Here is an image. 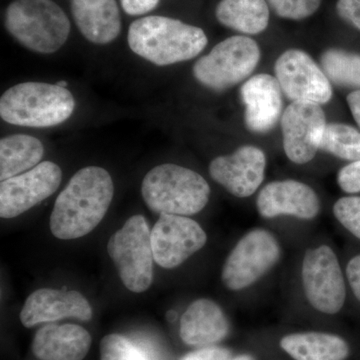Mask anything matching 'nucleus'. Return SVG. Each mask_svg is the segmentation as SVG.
Instances as JSON below:
<instances>
[{
	"mask_svg": "<svg viewBox=\"0 0 360 360\" xmlns=\"http://www.w3.org/2000/svg\"><path fill=\"white\" fill-rule=\"evenodd\" d=\"M113 194V180L104 168L78 170L54 203L49 224L51 233L63 240L86 236L105 217Z\"/></svg>",
	"mask_w": 360,
	"mask_h": 360,
	"instance_id": "1",
	"label": "nucleus"
},
{
	"mask_svg": "<svg viewBox=\"0 0 360 360\" xmlns=\"http://www.w3.org/2000/svg\"><path fill=\"white\" fill-rule=\"evenodd\" d=\"M127 41L137 56L158 66L191 60L207 45L200 27L167 16H144L129 25Z\"/></svg>",
	"mask_w": 360,
	"mask_h": 360,
	"instance_id": "2",
	"label": "nucleus"
},
{
	"mask_svg": "<svg viewBox=\"0 0 360 360\" xmlns=\"http://www.w3.org/2000/svg\"><path fill=\"white\" fill-rule=\"evenodd\" d=\"M141 194L151 212L189 217L200 212L207 205L210 187L198 172L165 163L153 167L146 175Z\"/></svg>",
	"mask_w": 360,
	"mask_h": 360,
	"instance_id": "3",
	"label": "nucleus"
},
{
	"mask_svg": "<svg viewBox=\"0 0 360 360\" xmlns=\"http://www.w3.org/2000/svg\"><path fill=\"white\" fill-rule=\"evenodd\" d=\"M75 108V97L70 90L44 82L14 85L0 98V116L4 122L34 129L56 127L66 122Z\"/></svg>",
	"mask_w": 360,
	"mask_h": 360,
	"instance_id": "4",
	"label": "nucleus"
},
{
	"mask_svg": "<svg viewBox=\"0 0 360 360\" xmlns=\"http://www.w3.org/2000/svg\"><path fill=\"white\" fill-rule=\"evenodd\" d=\"M4 25L25 49L41 54L59 51L70 33L68 15L52 0H14L6 8Z\"/></svg>",
	"mask_w": 360,
	"mask_h": 360,
	"instance_id": "5",
	"label": "nucleus"
},
{
	"mask_svg": "<svg viewBox=\"0 0 360 360\" xmlns=\"http://www.w3.org/2000/svg\"><path fill=\"white\" fill-rule=\"evenodd\" d=\"M150 234L144 217L134 215L108 240V255L122 283L132 292H143L153 283L155 257Z\"/></svg>",
	"mask_w": 360,
	"mask_h": 360,
	"instance_id": "6",
	"label": "nucleus"
},
{
	"mask_svg": "<svg viewBox=\"0 0 360 360\" xmlns=\"http://www.w3.org/2000/svg\"><path fill=\"white\" fill-rule=\"evenodd\" d=\"M260 59L257 42L245 35L229 37L193 66L195 79L207 89L222 91L250 77Z\"/></svg>",
	"mask_w": 360,
	"mask_h": 360,
	"instance_id": "7",
	"label": "nucleus"
},
{
	"mask_svg": "<svg viewBox=\"0 0 360 360\" xmlns=\"http://www.w3.org/2000/svg\"><path fill=\"white\" fill-rule=\"evenodd\" d=\"M281 253V245L271 232L262 229L248 231L225 260L222 283L231 291L246 290L278 262Z\"/></svg>",
	"mask_w": 360,
	"mask_h": 360,
	"instance_id": "8",
	"label": "nucleus"
},
{
	"mask_svg": "<svg viewBox=\"0 0 360 360\" xmlns=\"http://www.w3.org/2000/svg\"><path fill=\"white\" fill-rule=\"evenodd\" d=\"M302 277L307 302L314 309L326 314L340 311L347 288L335 251L328 245L307 250L303 257Z\"/></svg>",
	"mask_w": 360,
	"mask_h": 360,
	"instance_id": "9",
	"label": "nucleus"
},
{
	"mask_svg": "<svg viewBox=\"0 0 360 360\" xmlns=\"http://www.w3.org/2000/svg\"><path fill=\"white\" fill-rule=\"evenodd\" d=\"M276 77L292 103H328L333 96L330 82L309 54L300 49L286 51L277 59Z\"/></svg>",
	"mask_w": 360,
	"mask_h": 360,
	"instance_id": "10",
	"label": "nucleus"
},
{
	"mask_svg": "<svg viewBox=\"0 0 360 360\" xmlns=\"http://www.w3.org/2000/svg\"><path fill=\"white\" fill-rule=\"evenodd\" d=\"M63 172L56 163L42 161L25 174L1 181L0 217L14 219L58 191Z\"/></svg>",
	"mask_w": 360,
	"mask_h": 360,
	"instance_id": "11",
	"label": "nucleus"
},
{
	"mask_svg": "<svg viewBox=\"0 0 360 360\" xmlns=\"http://www.w3.org/2000/svg\"><path fill=\"white\" fill-rule=\"evenodd\" d=\"M155 262L172 269L206 245L207 236L198 222L182 215L160 214L150 234Z\"/></svg>",
	"mask_w": 360,
	"mask_h": 360,
	"instance_id": "12",
	"label": "nucleus"
},
{
	"mask_svg": "<svg viewBox=\"0 0 360 360\" xmlns=\"http://www.w3.org/2000/svg\"><path fill=\"white\" fill-rule=\"evenodd\" d=\"M326 127V115L319 104H290L281 117L286 156L296 165H305L314 160Z\"/></svg>",
	"mask_w": 360,
	"mask_h": 360,
	"instance_id": "13",
	"label": "nucleus"
},
{
	"mask_svg": "<svg viewBox=\"0 0 360 360\" xmlns=\"http://www.w3.org/2000/svg\"><path fill=\"white\" fill-rule=\"evenodd\" d=\"M266 158L252 146L238 148L231 155L219 156L210 165L213 180L239 198L252 195L264 179Z\"/></svg>",
	"mask_w": 360,
	"mask_h": 360,
	"instance_id": "14",
	"label": "nucleus"
},
{
	"mask_svg": "<svg viewBox=\"0 0 360 360\" xmlns=\"http://www.w3.org/2000/svg\"><path fill=\"white\" fill-rule=\"evenodd\" d=\"M257 212L264 219L290 215L303 220L314 219L321 210L316 193L303 182L286 179L270 182L257 200Z\"/></svg>",
	"mask_w": 360,
	"mask_h": 360,
	"instance_id": "15",
	"label": "nucleus"
},
{
	"mask_svg": "<svg viewBox=\"0 0 360 360\" xmlns=\"http://www.w3.org/2000/svg\"><path fill=\"white\" fill-rule=\"evenodd\" d=\"M20 317L25 328L68 317L89 321L92 317V309L89 300L78 291L41 288L28 296Z\"/></svg>",
	"mask_w": 360,
	"mask_h": 360,
	"instance_id": "16",
	"label": "nucleus"
},
{
	"mask_svg": "<svg viewBox=\"0 0 360 360\" xmlns=\"http://www.w3.org/2000/svg\"><path fill=\"white\" fill-rule=\"evenodd\" d=\"M276 77L269 75L250 77L240 89L245 106V122L248 130L265 134L276 127L283 111V96Z\"/></svg>",
	"mask_w": 360,
	"mask_h": 360,
	"instance_id": "17",
	"label": "nucleus"
},
{
	"mask_svg": "<svg viewBox=\"0 0 360 360\" xmlns=\"http://www.w3.org/2000/svg\"><path fill=\"white\" fill-rule=\"evenodd\" d=\"M229 323L224 310L206 298L195 300L187 307L180 321L179 335L191 347H207L229 335Z\"/></svg>",
	"mask_w": 360,
	"mask_h": 360,
	"instance_id": "18",
	"label": "nucleus"
},
{
	"mask_svg": "<svg viewBox=\"0 0 360 360\" xmlns=\"http://www.w3.org/2000/svg\"><path fill=\"white\" fill-rule=\"evenodd\" d=\"M78 30L94 44H108L122 32V18L116 0H70Z\"/></svg>",
	"mask_w": 360,
	"mask_h": 360,
	"instance_id": "19",
	"label": "nucleus"
},
{
	"mask_svg": "<svg viewBox=\"0 0 360 360\" xmlns=\"http://www.w3.org/2000/svg\"><path fill=\"white\" fill-rule=\"evenodd\" d=\"M91 336L75 324H49L33 338L32 350L40 360H82L86 356Z\"/></svg>",
	"mask_w": 360,
	"mask_h": 360,
	"instance_id": "20",
	"label": "nucleus"
},
{
	"mask_svg": "<svg viewBox=\"0 0 360 360\" xmlns=\"http://www.w3.org/2000/svg\"><path fill=\"white\" fill-rule=\"evenodd\" d=\"M281 347L295 360H345L349 354L340 336L314 331L284 336Z\"/></svg>",
	"mask_w": 360,
	"mask_h": 360,
	"instance_id": "21",
	"label": "nucleus"
},
{
	"mask_svg": "<svg viewBox=\"0 0 360 360\" xmlns=\"http://www.w3.org/2000/svg\"><path fill=\"white\" fill-rule=\"evenodd\" d=\"M44 155V144L37 137L26 134L4 137L0 141V179L4 181L32 169Z\"/></svg>",
	"mask_w": 360,
	"mask_h": 360,
	"instance_id": "22",
	"label": "nucleus"
},
{
	"mask_svg": "<svg viewBox=\"0 0 360 360\" xmlns=\"http://www.w3.org/2000/svg\"><path fill=\"white\" fill-rule=\"evenodd\" d=\"M215 15L226 27L245 34H258L269 25V4L266 0H221Z\"/></svg>",
	"mask_w": 360,
	"mask_h": 360,
	"instance_id": "23",
	"label": "nucleus"
},
{
	"mask_svg": "<svg viewBox=\"0 0 360 360\" xmlns=\"http://www.w3.org/2000/svg\"><path fill=\"white\" fill-rule=\"evenodd\" d=\"M322 70L338 86L360 89V56L342 49H328L321 56Z\"/></svg>",
	"mask_w": 360,
	"mask_h": 360,
	"instance_id": "24",
	"label": "nucleus"
},
{
	"mask_svg": "<svg viewBox=\"0 0 360 360\" xmlns=\"http://www.w3.org/2000/svg\"><path fill=\"white\" fill-rule=\"evenodd\" d=\"M319 149L341 160L359 161L360 132L343 123H329L324 129Z\"/></svg>",
	"mask_w": 360,
	"mask_h": 360,
	"instance_id": "25",
	"label": "nucleus"
},
{
	"mask_svg": "<svg viewBox=\"0 0 360 360\" xmlns=\"http://www.w3.org/2000/svg\"><path fill=\"white\" fill-rule=\"evenodd\" d=\"M101 360H148V355L120 335H106L101 343Z\"/></svg>",
	"mask_w": 360,
	"mask_h": 360,
	"instance_id": "26",
	"label": "nucleus"
},
{
	"mask_svg": "<svg viewBox=\"0 0 360 360\" xmlns=\"http://www.w3.org/2000/svg\"><path fill=\"white\" fill-rule=\"evenodd\" d=\"M266 2L281 18L302 20L316 13L321 0H266Z\"/></svg>",
	"mask_w": 360,
	"mask_h": 360,
	"instance_id": "27",
	"label": "nucleus"
},
{
	"mask_svg": "<svg viewBox=\"0 0 360 360\" xmlns=\"http://www.w3.org/2000/svg\"><path fill=\"white\" fill-rule=\"evenodd\" d=\"M335 219L355 238L360 239V198H340L333 206Z\"/></svg>",
	"mask_w": 360,
	"mask_h": 360,
	"instance_id": "28",
	"label": "nucleus"
},
{
	"mask_svg": "<svg viewBox=\"0 0 360 360\" xmlns=\"http://www.w3.org/2000/svg\"><path fill=\"white\" fill-rule=\"evenodd\" d=\"M338 186L347 193H360V160L341 168L338 175Z\"/></svg>",
	"mask_w": 360,
	"mask_h": 360,
	"instance_id": "29",
	"label": "nucleus"
},
{
	"mask_svg": "<svg viewBox=\"0 0 360 360\" xmlns=\"http://www.w3.org/2000/svg\"><path fill=\"white\" fill-rule=\"evenodd\" d=\"M336 11L343 20L360 30V0H338Z\"/></svg>",
	"mask_w": 360,
	"mask_h": 360,
	"instance_id": "30",
	"label": "nucleus"
},
{
	"mask_svg": "<svg viewBox=\"0 0 360 360\" xmlns=\"http://www.w3.org/2000/svg\"><path fill=\"white\" fill-rule=\"evenodd\" d=\"M231 350L224 347H203L184 355L180 360H231Z\"/></svg>",
	"mask_w": 360,
	"mask_h": 360,
	"instance_id": "31",
	"label": "nucleus"
},
{
	"mask_svg": "<svg viewBox=\"0 0 360 360\" xmlns=\"http://www.w3.org/2000/svg\"><path fill=\"white\" fill-rule=\"evenodd\" d=\"M160 0H120L123 11L129 15H143L150 13Z\"/></svg>",
	"mask_w": 360,
	"mask_h": 360,
	"instance_id": "32",
	"label": "nucleus"
},
{
	"mask_svg": "<svg viewBox=\"0 0 360 360\" xmlns=\"http://www.w3.org/2000/svg\"><path fill=\"white\" fill-rule=\"evenodd\" d=\"M347 277L352 292L360 302V255L352 258L348 262Z\"/></svg>",
	"mask_w": 360,
	"mask_h": 360,
	"instance_id": "33",
	"label": "nucleus"
},
{
	"mask_svg": "<svg viewBox=\"0 0 360 360\" xmlns=\"http://www.w3.org/2000/svg\"><path fill=\"white\" fill-rule=\"evenodd\" d=\"M347 103L355 122L360 127V89L355 90L347 96Z\"/></svg>",
	"mask_w": 360,
	"mask_h": 360,
	"instance_id": "34",
	"label": "nucleus"
},
{
	"mask_svg": "<svg viewBox=\"0 0 360 360\" xmlns=\"http://www.w3.org/2000/svg\"><path fill=\"white\" fill-rule=\"evenodd\" d=\"M231 360H255V359H253L252 356H250V355L243 354L239 355V356L234 357V359Z\"/></svg>",
	"mask_w": 360,
	"mask_h": 360,
	"instance_id": "35",
	"label": "nucleus"
},
{
	"mask_svg": "<svg viewBox=\"0 0 360 360\" xmlns=\"http://www.w3.org/2000/svg\"><path fill=\"white\" fill-rule=\"evenodd\" d=\"M167 319H169L170 321H174V319H176V312H175V311L168 312Z\"/></svg>",
	"mask_w": 360,
	"mask_h": 360,
	"instance_id": "36",
	"label": "nucleus"
},
{
	"mask_svg": "<svg viewBox=\"0 0 360 360\" xmlns=\"http://www.w3.org/2000/svg\"><path fill=\"white\" fill-rule=\"evenodd\" d=\"M58 86L61 87H66L68 86V82H65V80H60V82H58Z\"/></svg>",
	"mask_w": 360,
	"mask_h": 360,
	"instance_id": "37",
	"label": "nucleus"
}]
</instances>
